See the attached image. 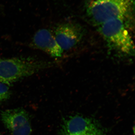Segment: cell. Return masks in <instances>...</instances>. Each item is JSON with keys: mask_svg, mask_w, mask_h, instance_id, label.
Segmentation results:
<instances>
[{"mask_svg": "<svg viewBox=\"0 0 135 135\" xmlns=\"http://www.w3.org/2000/svg\"><path fill=\"white\" fill-rule=\"evenodd\" d=\"M134 0H88L87 16L92 23L99 26L111 20L132 15Z\"/></svg>", "mask_w": 135, "mask_h": 135, "instance_id": "6da1fadb", "label": "cell"}, {"mask_svg": "<svg viewBox=\"0 0 135 135\" xmlns=\"http://www.w3.org/2000/svg\"><path fill=\"white\" fill-rule=\"evenodd\" d=\"M50 66L46 61L31 58H0V83L11 86Z\"/></svg>", "mask_w": 135, "mask_h": 135, "instance_id": "7a4b0ae2", "label": "cell"}, {"mask_svg": "<svg viewBox=\"0 0 135 135\" xmlns=\"http://www.w3.org/2000/svg\"><path fill=\"white\" fill-rule=\"evenodd\" d=\"M131 16L111 20L98 26L99 33L109 48L125 56L134 54V42L126 26V20Z\"/></svg>", "mask_w": 135, "mask_h": 135, "instance_id": "3957f363", "label": "cell"}, {"mask_svg": "<svg viewBox=\"0 0 135 135\" xmlns=\"http://www.w3.org/2000/svg\"><path fill=\"white\" fill-rule=\"evenodd\" d=\"M3 123L11 135H30L32 128L29 114L23 108L8 109L2 111Z\"/></svg>", "mask_w": 135, "mask_h": 135, "instance_id": "277c9868", "label": "cell"}, {"mask_svg": "<svg viewBox=\"0 0 135 135\" xmlns=\"http://www.w3.org/2000/svg\"><path fill=\"white\" fill-rule=\"evenodd\" d=\"M60 133V135H105L92 120L79 115L64 119Z\"/></svg>", "mask_w": 135, "mask_h": 135, "instance_id": "5b68a950", "label": "cell"}, {"mask_svg": "<svg viewBox=\"0 0 135 135\" xmlns=\"http://www.w3.org/2000/svg\"><path fill=\"white\" fill-rule=\"evenodd\" d=\"M54 37L61 49L68 50L72 48L81 40L84 29L77 24L66 23L59 25L54 31Z\"/></svg>", "mask_w": 135, "mask_h": 135, "instance_id": "8992f818", "label": "cell"}, {"mask_svg": "<svg viewBox=\"0 0 135 135\" xmlns=\"http://www.w3.org/2000/svg\"><path fill=\"white\" fill-rule=\"evenodd\" d=\"M32 44L51 57H60L63 50L56 41L54 35L48 29H40L34 35Z\"/></svg>", "mask_w": 135, "mask_h": 135, "instance_id": "52a82bcc", "label": "cell"}, {"mask_svg": "<svg viewBox=\"0 0 135 135\" xmlns=\"http://www.w3.org/2000/svg\"><path fill=\"white\" fill-rule=\"evenodd\" d=\"M11 95L9 86L0 83V104L9 99Z\"/></svg>", "mask_w": 135, "mask_h": 135, "instance_id": "ba28073f", "label": "cell"}]
</instances>
